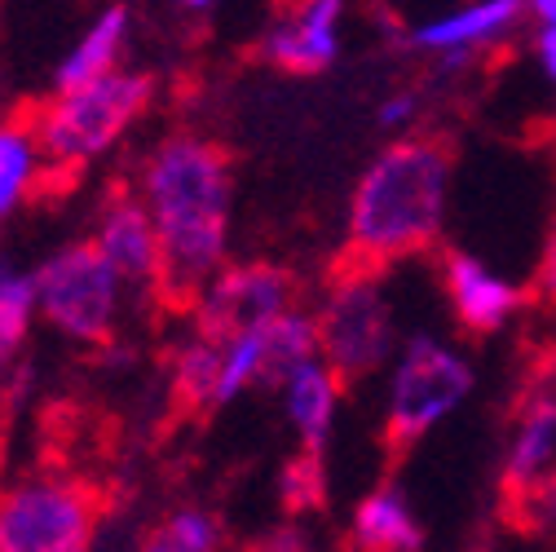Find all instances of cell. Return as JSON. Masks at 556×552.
Listing matches in <instances>:
<instances>
[{"label":"cell","mask_w":556,"mask_h":552,"mask_svg":"<svg viewBox=\"0 0 556 552\" xmlns=\"http://www.w3.org/2000/svg\"><path fill=\"white\" fill-rule=\"evenodd\" d=\"M455 151L459 147L446 128H425L393 142L363 173L350 209V239L340 243V252L323 269L327 292L380 284L402 261H415L438 248Z\"/></svg>","instance_id":"6da1fadb"},{"label":"cell","mask_w":556,"mask_h":552,"mask_svg":"<svg viewBox=\"0 0 556 552\" xmlns=\"http://www.w3.org/2000/svg\"><path fill=\"white\" fill-rule=\"evenodd\" d=\"M235 195V151L207 137H168L147 160V199L160 239V274L151 297L168 314H194L207 274L226 252Z\"/></svg>","instance_id":"7a4b0ae2"},{"label":"cell","mask_w":556,"mask_h":552,"mask_svg":"<svg viewBox=\"0 0 556 552\" xmlns=\"http://www.w3.org/2000/svg\"><path fill=\"white\" fill-rule=\"evenodd\" d=\"M151 76H102L80 89H58L53 102L31 106V142L36 155H45L53 168H66L80 177L85 160L106 151L115 137L151 106Z\"/></svg>","instance_id":"3957f363"},{"label":"cell","mask_w":556,"mask_h":552,"mask_svg":"<svg viewBox=\"0 0 556 552\" xmlns=\"http://www.w3.org/2000/svg\"><path fill=\"white\" fill-rule=\"evenodd\" d=\"M102 491L85 477H27L0 495V552H89Z\"/></svg>","instance_id":"277c9868"},{"label":"cell","mask_w":556,"mask_h":552,"mask_svg":"<svg viewBox=\"0 0 556 552\" xmlns=\"http://www.w3.org/2000/svg\"><path fill=\"white\" fill-rule=\"evenodd\" d=\"M472 389V367L459 363L455 354H446L442 344L433 340H410L397 380H393V402H389V416L380 429V473H384V487L402 473V464L410 460L415 442L429 434V425Z\"/></svg>","instance_id":"5b68a950"},{"label":"cell","mask_w":556,"mask_h":552,"mask_svg":"<svg viewBox=\"0 0 556 552\" xmlns=\"http://www.w3.org/2000/svg\"><path fill=\"white\" fill-rule=\"evenodd\" d=\"M314 331H318V350L327 359L336 398H350L384 363L393 344V318L376 284L331 288L327 305L314 318Z\"/></svg>","instance_id":"8992f818"},{"label":"cell","mask_w":556,"mask_h":552,"mask_svg":"<svg viewBox=\"0 0 556 552\" xmlns=\"http://www.w3.org/2000/svg\"><path fill=\"white\" fill-rule=\"evenodd\" d=\"M115 265L98 239L62 248L36 274V301L53 327L76 340H106L115 318Z\"/></svg>","instance_id":"52a82bcc"},{"label":"cell","mask_w":556,"mask_h":552,"mask_svg":"<svg viewBox=\"0 0 556 552\" xmlns=\"http://www.w3.org/2000/svg\"><path fill=\"white\" fill-rule=\"evenodd\" d=\"M301 297V274L274 261H248L226 269L222 279L203 292L199 301V340L207 344H235L252 331H261L265 323H274L278 314H288Z\"/></svg>","instance_id":"ba28073f"},{"label":"cell","mask_w":556,"mask_h":552,"mask_svg":"<svg viewBox=\"0 0 556 552\" xmlns=\"http://www.w3.org/2000/svg\"><path fill=\"white\" fill-rule=\"evenodd\" d=\"M438 274H442V288L451 297V310H455V323H459L464 340L495 336L508 323V314L526 305L521 288L500 284L495 274H485L481 261H472L459 248H442L438 252Z\"/></svg>","instance_id":"9c48e42d"},{"label":"cell","mask_w":556,"mask_h":552,"mask_svg":"<svg viewBox=\"0 0 556 552\" xmlns=\"http://www.w3.org/2000/svg\"><path fill=\"white\" fill-rule=\"evenodd\" d=\"M102 252L115 265L119 279L137 284V288H155L160 274V239H155V222L147 213V203L137 199L128 186H111L102 199Z\"/></svg>","instance_id":"30bf717a"},{"label":"cell","mask_w":556,"mask_h":552,"mask_svg":"<svg viewBox=\"0 0 556 552\" xmlns=\"http://www.w3.org/2000/svg\"><path fill=\"white\" fill-rule=\"evenodd\" d=\"M336 14L340 0H309L296 18H288L256 45L261 58L288 76H318L336 58Z\"/></svg>","instance_id":"8fae6325"},{"label":"cell","mask_w":556,"mask_h":552,"mask_svg":"<svg viewBox=\"0 0 556 552\" xmlns=\"http://www.w3.org/2000/svg\"><path fill=\"white\" fill-rule=\"evenodd\" d=\"M420 543H425V530L415 526L402 495L393 487H380L358 504L350 543L340 552H420Z\"/></svg>","instance_id":"7c38bea8"},{"label":"cell","mask_w":556,"mask_h":552,"mask_svg":"<svg viewBox=\"0 0 556 552\" xmlns=\"http://www.w3.org/2000/svg\"><path fill=\"white\" fill-rule=\"evenodd\" d=\"M314 350H318V331H314V323L301 318V314H292V310H288V314H278L274 323L261 327V359H256V376H252V385H261V389L288 385L292 372H296L301 363L314 359Z\"/></svg>","instance_id":"4fadbf2b"},{"label":"cell","mask_w":556,"mask_h":552,"mask_svg":"<svg viewBox=\"0 0 556 552\" xmlns=\"http://www.w3.org/2000/svg\"><path fill=\"white\" fill-rule=\"evenodd\" d=\"M500 526L526 539L556 530V464H543L521 481H500Z\"/></svg>","instance_id":"5bb4252c"},{"label":"cell","mask_w":556,"mask_h":552,"mask_svg":"<svg viewBox=\"0 0 556 552\" xmlns=\"http://www.w3.org/2000/svg\"><path fill=\"white\" fill-rule=\"evenodd\" d=\"M222 367L226 359L217 354V344H190L177 354V372H173V421H203L207 406H217V385H222Z\"/></svg>","instance_id":"9a60e30c"},{"label":"cell","mask_w":556,"mask_h":552,"mask_svg":"<svg viewBox=\"0 0 556 552\" xmlns=\"http://www.w3.org/2000/svg\"><path fill=\"white\" fill-rule=\"evenodd\" d=\"M124 27H128L124 5H111V10L98 18V27L80 40V49L66 58V66L58 72V89H80V85H89V80L111 76V66H115V58H119Z\"/></svg>","instance_id":"2e32d148"},{"label":"cell","mask_w":556,"mask_h":552,"mask_svg":"<svg viewBox=\"0 0 556 552\" xmlns=\"http://www.w3.org/2000/svg\"><path fill=\"white\" fill-rule=\"evenodd\" d=\"M292 421H296V429H301V442H305V451H323V442H327V425H331V406H336V389H331V376L323 372V367H314V359L309 363H301L296 372H292Z\"/></svg>","instance_id":"e0dca14e"},{"label":"cell","mask_w":556,"mask_h":552,"mask_svg":"<svg viewBox=\"0 0 556 552\" xmlns=\"http://www.w3.org/2000/svg\"><path fill=\"white\" fill-rule=\"evenodd\" d=\"M521 14V0H481V5L455 14V18H442L433 27H420L415 40L429 45V49H451V45H472L481 36H495L500 27H508L513 18Z\"/></svg>","instance_id":"ac0fdd59"},{"label":"cell","mask_w":556,"mask_h":552,"mask_svg":"<svg viewBox=\"0 0 556 552\" xmlns=\"http://www.w3.org/2000/svg\"><path fill=\"white\" fill-rule=\"evenodd\" d=\"M222 530L207 513H173L155 522L142 539V552H217Z\"/></svg>","instance_id":"d6986e66"},{"label":"cell","mask_w":556,"mask_h":552,"mask_svg":"<svg viewBox=\"0 0 556 552\" xmlns=\"http://www.w3.org/2000/svg\"><path fill=\"white\" fill-rule=\"evenodd\" d=\"M31 168H36L31 128H27V120H14V124L0 128V217H5L18 203Z\"/></svg>","instance_id":"ffe728a7"},{"label":"cell","mask_w":556,"mask_h":552,"mask_svg":"<svg viewBox=\"0 0 556 552\" xmlns=\"http://www.w3.org/2000/svg\"><path fill=\"white\" fill-rule=\"evenodd\" d=\"M278 500L288 513H323L327 509V473H323V451H305L288 460L283 481H278Z\"/></svg>","instance_id":"44dd1931"},{"label":"cell","mask_w":556,"mask_h":552,"mask_svg":"<svg viewBox=\"0 0 556 552\" xmlns=\"http://www.w3.org/2000/svg\"><path fill=\"white\" fill-rule=\"evenodd\" d=\"M31 305H36V284L23 279V274L0 269V363L23 344Z\"/></svg>","instance_id":"7402d4cb"},{"label":"cell","mask_w":556,"mask_h":552,"mask_svg":"<svg viewBox=\"0 0 556 552\" xmlns=\"http://www.w3.org/2000/svg\"><path fill=\"white\" fill-rule=\"evenodd\" d=\"M526 301H539L543 310H556V230L543 248V261L534 269V284L526 288Z\"/></svg>","instance_id":"603a6c76"},{"label":"cell","mask_w":556,"mask_h":552,"mask_svg":"<svg viewBox=\"0 0 556 552\" xmlns=\"http://www.w3.org/2000/svg\"><path fill=\"white\" fill-rule=\"evenodd\" d=\"M539 58H543V66H547V76L556 80V27L547 23V32L539 36Z\"/></svg>","instance_id":"cb8c5ba5"},{"label":"cell","mask_w":556,"mask_h":552,"mask_svg":"<svg viewBox=\"0 0 556 552\" xmlns=\"http://www.w3.org/2000/svg\"><path fill=\"white\" fill-rule=\"evenodd\" d=\"M305 5H309V0H269V10H274L278 18H296Z\"/></svg>","instance_id":"d4e9b609"},{"label":"cell","mask_w":556,"mask_h":552,"mask_svg":"<svg viewBox=\"0 0 556 552\" xmlns=\"http://www.w3.org/2000/svg\"><path fill=\"white\" fill-rule=\"evenodd\" d=\"M410 106H415V98H397V102H389V106L380 111V120H384V124H393V120H402Z\"/></svg>","instance_id":"484cf974"},{"label":"cell","mask_w":556,"mask_h":552,"mask_svg":"<svg viewBox=\"0 0 556 552\" xmlns=\"http://www.w3.org/2000/svg\"><path fill=\"white\" fill-rule=\"evenodd\" d=\"M530 5H534V14H539V18H547V23L556 27V0H530Z\"/></svg>","instance_id":"4316f807"},{"label":"cell","mask_w":556,"mask_h":552,"mask_svg":"<svg viewBox=\"0 0 556 552\" xmlns=\"http://www.w3.org/2000/svg\"><path fill=\"white\" fill-rule=\"evenodd\" d=\"M186 5H194V10H203V5H213V0H186Z\"/></svg>","instance_id":"83f0119b"}]
</instances>
